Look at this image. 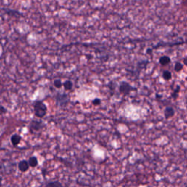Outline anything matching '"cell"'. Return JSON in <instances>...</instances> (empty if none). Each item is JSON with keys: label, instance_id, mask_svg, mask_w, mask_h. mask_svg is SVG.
<instances>
[{"label": "cell", "instance_id": "cell-1", "mask_svg": "<svg viewBox=\"0 0 187 187\" xmlns=\"http://www.w3.org/2000/svg\"><path fill=\"white\" fill-rule=\"evenodd\" d=\"M33 107L35 116L37 117V118H43L46 116L47 111H48V107H47V105L43 102V101H35L33 103Z\"/></svg>", "mask_w": 187, "mask_h": 187}, {"label": "cell", "instance_id": "cell-2", "mask_svg": "<svg viewBox=\"0 0 187 187\" xmlns=\"http://www.w3.org/2000/svg\"><path fill=\"white\" fill-rule=\"evenodd\" d=\"M45 127H46V124H44V122L42 120L32 119L31 122L29 123V130L30 133L33 134L35 132L41 131Z\"/></svg>", "mask_w": 187, "mask_h": 187}, {"label": "cell", "instance_id": "cell-3", "mask_svg": "<svg viewBox=\"0 0 187 187\" xmlns=\"http://www.w3.org/2000/svg\"><path fill=\"white\" fill-rule=\"evenodd\" d=\"M118 90H119V92L123 94L124 96H127L130 94L132 91L137 90L136 88L132 86L128 82L126 81H122L120 83L119 86H118Z\"/></svg>", "mask_w": 187, "mask_h": 187}, {"label": "cell", "instance_id": "cell-4", "mask_svg": "<svg viewBox=\"0 0 187 187\" xmlns=\"http://www.w3.org/2000/svg\"><path fill=\"white\" fill-rule=\"evenodd\" d=\"M56 101L58 106L60 107H64L69 103L70 99L67 94L65 93H59L56 96Z\"/></svg>", "mask_w": 187, "mask_h": 187}, {"label": "cell", "instance_id": "cell-5", "mask_svg": "<svg viewBox=\"0 0 187 187\" xmlns=\"http://www.w3.org/2000/svg\"><path fill=\"white\" fill-rule=\"evenodd\" d=\"M175 110L171 106H167L164 110V115H165V118L166 119H169V118L173 117L175 116Z\"/></svg>", "mask_w": 187, "mask_h": 187}, {"label": "cell", "instance_id": "cell-6", "mask_svg": "<svg viewBox=\"0 0 187 187\" xmlns=\"http://www.w3.org/2000/svg\"><path fill=\"white\" fill-rule=\"evenodd\" d=\"M18 170H19L21 172L25 173V172H26V171L29 170L30 167H29L28 161H26V160H25V159H23L18 162Z\"/></svg>", "mask_w": 187, "mask_h": 187}, {"label": "cell", "instance_id": "cell-7", "mask_svg": "<svg viewBox=\"0 0 187 187\" xmlns=\"http://www.w3.org/2000/svg\"><path fill=\"white\" fill-rule=\"evenodd\" d=\"M22 140V138H21V135H18V134H14L11 136L10 138V141H11V143L13 146H18V144L20 143V142Z\"/></svg>", "mask_w": 187, "mask_h": 187}, {"label": "cell", "instance_id": "cell-8", "mask_svg": "<svg viewBox=\"0 0 187 187\" xmlns=\"http://www.w3.org/2000/svg\"><path fill=\"white\" fill-rule=\"evenodd\" d=\"M159 64L162 66H165V65H169L170 63L171 62V59L170 57H168V56H162L159 58Z\"/></svg>", "mask_w": 187, "mask_h": 187}, {"label": "cell", "instance_id": "cell-9", "mask_svg": "<svg viewBox=\"0 0 187 187\" xmlns=\"http://www.w3.org/2000/svg\"><path fill=\"white\" fill-rule=\"evenodd\" d=\"M28 163H29V167H36L38 165V159L35 156H32L29 159Z\"/></svg>", "mask_w": 187, "mask_h": 187}, {"label": "cell", "instance_id": "cell-10", "mask_svg": "<svg viewBox=\"0 0 187 187\" xmlns=\"http://www.w3.org/2000/svg\"><path fill=\"white\" fill-rule=\"evenodd\" d=\"M45 187H64L61 182L56 180V181H50L47 183Z\"/></svg>", "mask_w": 187, "mask_h": 187}, {"label": "cell", "instance_id": "cell-11", "mask_svg": "<svg viewBox=\"0 0 187 187\" xmlns=\"http://www.w3.org/2000/svg\"><path fill=\"white\" fill-rule=\"evenodd\" d=\"M62 86H64V88H65V89L66 90V91H70V90L72 89L73 83H72V82L71 81V80H66V81H65L63 83V84H62Z\"/></svg>", "mask_w": 187, "mask_h": 187}, {"label": "cell", "instance_id": "cell-12", "mask_svg": "<svg viewBox=\"0 0 187 187\" xmlns=\"http://www.w3.org/2000/svg\"><path fill=\"white\" fill-rule=\"evenodd\" d=\"M172 73H171L170 71L169 70H165V71L162 72V78L165 80H170L172 79Z\"/></svg>", "mask_w": 187, "mask_h": 187}, {"label": "cell", "instance_id": "cell-13", "mask_svg": "<svg viewBox=\"0 0 187 187\" xmlns=\"http://www.w3.org/2000/svg\"><path fill=\"white\" fill-rule=\"evenodd\" d=\"M183 68V65L180 62H177L175 64V66H174V70L177 72H179L181 71Z\"/></svg>", "mask_w": 187, "mask_h": 187}, {"label": "cell", "instance_id": "cell-14", "mask_svg": "<svg viewBox=\"0 0 187 187\" xmlns=\"http://www.w3.org/2000/svg\"><path fill=\"white\" fill-rule=\"evenodd\" d=\"M62 84H63V83L62 82L61 79L57 78V79H55V80H54V86L57 88H62Z\"/></svg>", "mask_w": 187, "mask_h": 187}, {"label": "cell", "instance_id": "cell-15", "mask_svg": "<svg viewBox=\"0 0 187 187\" xmlns=\"http://www.w3.org/2000/svg\"><path fill=\"white\" fill-rule=\"evenodd\" d=\"M180 86L178 85L177 86H176V88H175V89L174 90V92L172 94V97H173V98H174V99H175V98L177 97V96H178V94L179 91H180Z\"/></svg>", "mask_w": 187, "mask_h": 187}, {"label": "cell", "instance_id": "cell-16", "mask_svg": "<svg viewBox=\"0 0 187 187\" xmlns=\"http://www.w3.org/2000/svg\"><path fill=\"white\" fill-rule=\"evenodd\" d=\"M7 112V108H6L4 106L0 105V116H2V115L6 114Z\"/></svg>", "mask_w": 187, "mask_h": 187}, {"label": "cell", "instance_id": "cell-17", "mask_svg": "<svg viewBox=\"0 0 187 187\" xmlns=\"http://www.w3.org/2000/svg\"><path fill=\"white\" fill-rule=\"evenodd\" d=\"M101 102H102V100H101L99 98H95L94 99H93L92 100V104L94 105L95 106H97V105H99L101 104Z\"/></svg>", "mask_w": 187, "mask_h": 187}, {"label": "cell", "instance_id": "cell-18", "mask_svg": "<svg viewBox=\"0 0 187 187\" xmlns=\"http://www.w3.org/2000/svg\"><path fill=\"white\" fill-rule=\"evenodd\" d=\"M152 51H153L152 48H148V49L146 50V54H151Z\"/></svg>", "mask_w": 187, "mask_h": 187}, {"label": "cell", "instance_id": "cell-19", "mask_svg": "<svg viewBox=\"0 0 187 187\" xmlns=\"http://www.w3.org/2000/svg\"><path fill=\"white\" fill-rule=\"evenodd\" d=\"M1 182H2V177H1V176H0V185H1Z\"/></svg>", "mask_w": 187, "mask_h": 187}]
</instances>
